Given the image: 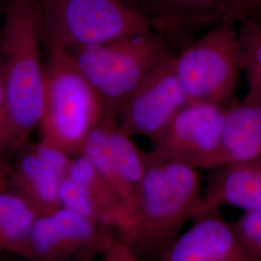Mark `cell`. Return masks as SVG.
<instances>
[{
	"mask_svg": "<svg viewBox=\"0 0 261 261\" xmlns=\"http://www.w3.org/2000/svg\"><path fill=\"white\" fill-rule=\"evenodd\" d=\"M237 43L240 69L248 79L249 87L261 93V23L254 19L237 23Z\"/></svg>",
	"mask_w": 261,
	"mask_h": 261,
	"instance_id": "obj_17",
	"label": "cell"
},
{
	"mask_svg": "<svg viewBox=\"0 0 261 261\" xmlns=\"http://www.w3.org/2000/svg\"><path fill=\"white\" fill-rule=\"evenodd\" d=\"M158 261H251L221 208L203 210Z\"/></svg>",
	"mask_w": 261,
	"mask_h": 261,
	"instance_id": "obj_12",
	"label": "cell"
},
{
	"mask_svg": "<svg viewBox=\"0 0 261 261\" xmlns=\"http://www.w3.org/2000/svg\"><path fill=\"white\" fill-rule=\"evenodd\" d=\"M70 261H75V260H70Z\"/></svg>",
	"mask_w": 261,
	"mask_h": 261,
	"instance_id": "obj_26",
	"label": "cell"
},
{
	"mask_svg": "<svg viewBox=\"0 0 261 261\" xmlns=\"http://www.w3.org/2000/svg\"><path fill=\"white\" fill-rule=\"evenodd\" d=\"M7 1H9V0H0V2H3V3H6Z\"/></svg>",
	"mask_w": 261,
	"mask_h": 261,
	"instance_id": "obj_25",
	"label": "cell"
},
{
	"mask_svg": "<svg viewBox=\"0 0 261 261\" xmlns=\"http://www.w3.org/2000/svg\"><path fill=\"white\" fill-rule=\"evenodd\" d=\"M100 261H140L124 243L117 240L103 252Z\"/></svg>",
	"mask_w": 261,
	"mask_h": 261,
	"instance_id": "obj_20",
	"label": "cell"
},
{
	"mask_svg": "<svg viewBox=\"0 0 261 261\" xmlns=\"http://www.w3.org/2000/svg\"><path fill=\"white\" fill-rule=\"evenodd\" d=\"M118 1H120L122 3L130 6L133 9L137 10L141 14H143V9L148 0H118Z\"/></svg>",
	"mask_w": 261,
	"mask_h": 261,
	"instance_id": "obj_22",
	"label": "cell"
},
{
	"mask_svg": "<svg viewBox=\"0 0 261 261\" xmlns=\"http://www.w3.org/2000/svg\"><path fill=\"white\" fill-rule=\"evenodd\" d=\"M210 171L200 212L223 206L243 212H261V156Z\"/></svg>",
	"mask_w": 261,
	"mask_h": 261,
	"instance_id": "obj_13",
	"label": "cell"
},
{
	"mask_svg": "<svg viewBox=\"0 0 261 261\" xmlns=\"http://www.w3.org/2000/svg\"><path fill=\"white\" fill-rule=\"evenodd\" d=\"M203 193L198 169L146 152L145 174L119 241L140 261H158L199 214Z\"/></svg>",
	"mask_w": 261,
	"mask_h": 261,
	"instance_id": "obj_1",
	"label": "cell"
},
{
	"mask_svg": "<svg viewBox=\"0 0 261 261\" xmlns=\"http://www.w3.org/2000/svg\"><path fill=\"white\" fill-rule=\"evenodd\" d=\"M42 39L66 50L147 31L150 19L118 0H36Z\"/></svg>",
	"mask_w": 261,
	"mask_h": 261,
	"instance_id": "obj_5",
	"label": "cell"
},
{
	"mask_svg": "<svg viewBox=\"0 0 261 261\" xmlns=\"http://www.w3.org/2000/svg\"><path fill=\"white\" fill-rule=\"evenodd\" d=\"M36 0H9L4 6L2 82L15 153L39 128L45 100V65Z\"/></svg>",
	"mask_w": 261,
	"mask_h": 261,
	"instance_id": "obj_2",
	"label": "cell"
},
{
	"mask_svg": "<svg viewBox=\"0 0 261 261\" xmlns=\"http://www.w3.org/2000/svg\"><path fill=\"white\" fill-rule=\"evenodd\" d=\"M41 142L71 157L82 154L90 132L103 119V107L70 53L47 47Z\"/></svg>",
	"mask_w": 261,
	"mask_h": 261,
	"instance_id": "obj_4",
	"label": "cell"
},
{
	"mask_svg": "<svg viewBox=\"0 0 261 261\" xmlns=\"http://www.w3.org/2000/svg\"><path fill=\"white\" fill-rule=\"evenodd\" d=\"M226 111L211 103H187L151 140L150 152L196 169L219 168Z\"/></svg>",
	"mask_w": 261,
	"mask_h": 261,
	"instance_id": "obj_8",
	"label": "cell"
},
{
	"mask_svg": "<svg viewBox=\"0 0 261 261\" xmlns=\"http://www.w3.org/2000/svg\"><path fill=\"white\" fill-rule=\"evenodd\" d=\"M39 213L15 189L0 190V253L22 256Z\"/></svg>",
	"mask_w": 261,
	"mask_h": 261,
	"instance_id": "obj_15",
	"label": "cell"
},
{
	"mask_svg": "<svg viewBox=\"0 0 261 261\" xmlns=\"http://www.w3.org/2000/svg\"><path fill=\"white\" fill-rule=\"evenodd\" d=\"M0 152L9 156L14 154L13 134L11 128L9 114L5 98V91L2 79L0 77Z\"/></svg>",
	"mask_w": 261,
	"mask_h": 261,
	"instance_id": "obj_19",
	"label": "cell"
},
{
	"mask_svg": "<svg viewBox=\"0 0 261 261\" xmlns=\"http://www.w3.org/2000/svg\"><path fill=\"white\" fill-rule=\"evenodd\" d=\"M117 240L109 226L59 206L38 216L21 257L28 261H94Z\"/></svg>",
	"mask_w": 261,
	"mask_h": 261,
	"instance_id": "obj_7",
	"label": "cell"
},
{
	"mask_svg": "<svg viewBox=\"0 0 261 261\" xmlns=\"http://www.w3.org/2000/svg\"><path fill=\"white\" fill-rule=\"evenodd\" d=\"M260 156L261 93L249 87L242 100L226 111L220 167Z\"/></svg>",
	"mask_w": 261,
	"mask_h": 261,
	"instance_id": "obj_14",
	"label": "cell"
},
{
	"mask_svg": "<svg viewBox=\"0 0 261 261\" xmlns=\"http://www.w3.org/2000/svg\"><path fill=\"white\" fill-rule=\"evenodd\" d=\"M9 167L8 155L0 152V190L9 187Z\"/></svg>",
	"mask_w": 261,
	"mask_h": 261,
	"instance_id": "obj_21",
	"label": "cell"
},
{
	"mask_svg": "<svg viewBox=\"0 0 261 261\" xmlns=\"http://www.w3.org/2000/svg\"><path fill=\"white\" fill-rule=\"evenodd\" d=\"M252 19H256V20H258V21H259V22H260V23H261V9H260V11H259V12H258V14H257V15H256V16H255V17H254V18H252Z\"/></svg>",
	"mask_w": 261,
	"mask_h": 261,
	"instance_id": "obj_23",
	"label": "cell"
},
{
	"mask_svg": "<svg viewBox=\"0 0 261 261\" xmlns=\"http://www.w3.org/2000/svg\"><path fill=\"white\" fill-rule=\"evenodd\" d=\"M103 107V119H114L122 106L155 68L174 54L150 29L103 45L68 50Z\"/></svg>",
	"mask_w": 261,
	"mask_h": 261,
	"instance_id": "obj_3",
	"label": "cell"
},
{
	"mask_svg": "<svg viewBox=\"0 0 261 261\" xmlns=\"http://www.w3.org/2000/svg\"><path fill=\"white\" fill-rule=\"evenodd\" d=\"M2 75V59L0 58V77Z\"/></svg>",
	"mask_w": 261,
	"mask_h": 261,
	"instance_id": "obj_24",
	"label": "cell"
},
{
	"mask_svg": "<svg viewBox=\"0 0 261 261\" xmlns=\"http://www.w3.org/2000/svg\"><path fill=\"white\" fill-rule=\"evenodd\" d=\"M174 56L164 59L122 106L117 126L130 137L153 140L188 103L175 72Z\"/></svg>",
	"mask_w": 261,
	"mask_h": 261,
	"instance_id": "obj_10",
	"label": "cell"
},
{
	"mask_svg": "<svg viewBox=\"0 0 261 261\" xmlns=\"http://www.w3.org/2000/svg\"><path fill=\"white\" fill-rule=\"evenodd\" d=\"M132 138L118 128L117 121L111 122L110 146L121 186L122 201L128 218L146 170V152L141 151Z\"/></svg>",
	"mask_w": 261,
	"mask_h": 261,
	"instance_id": "obj_16",
	"label": "cell"
},
{
	"mask_svg": "<svg viewBox=\"0 0 261 261\" xmlns=\"http://www.w3.org/2000/svg\"><path fill=\"white\" fill-rule=\"evenodd\" d=\"M178 81L188 103L230 108L239 81L237 22L221 21L174 56Z\"/></svg>",
	"mask_w": 261,
	"mask_h": 261,
	"instance_id": "obj_6",
	"label": "cell"
},
{
	"mask_svg": "<svg viewBox=\"0 0 261 261\" xmlns=\"http://www.w3.org/2000/svg\"><path fill=\"white\" fill-rule=\"evenodd\" d=\"M251 261H261V212H243L231 222Z\"/></svg>",
	"mask_w": 261,
	"mask_h": 261,
	"instance_id": "obj_18",
	"label": "cell"
},
{
	"mask_svg": "<svg viewBox=\"0 0 261 261\" xmlns=\"http://www.w3.org/2000/svg\"><path fill=\"white\" fill-rule=\"evenodd\" d=\"M261 0H148L143 14L174 54L198 37V32L231 19L254 18Z\"/></svg>",
	"mask_w": 261,
	"mask_h": 261,
	"instance_id": "obj_9",
	"label": "cell"
},
{
	"mask_svg": "<svg viewBox=\"0 0 261 261\" xmlns=\"http://www.w3.org/2000/svg\"><path fill=\"white\" fill-rule=\"evenodd\" d=\"M9 167V186L24 196L38 213L58 208L59 191L73 157L43 142L28 143Z\"/></svg>",
	"mask_w": 261,
	"mask_h": 261,
	"instance_id": "obj_11",
	"label": "cell"
}]
</instances>
